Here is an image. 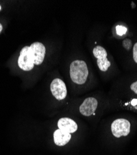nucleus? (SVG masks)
I'll return each instance as SVG.
<instances>
[{
    "instance_id": "f257e3e1",
    "label": "nucleus",
    "mask_w": 137,
    "mask_h": 155,
    "mask_svg": "<svg viewBox=\"0 0 137 155\" xmlns=\"http://www.w3.org/2000/svg\"><path fill=\"white\" fill-rule=\"evenodd\" d=\"M113 86L120 107L137 112V71L121 74Z\"/></svg>"
},
{
    "instance_id": "9b49d317",
    "label": "nucleus",
    "mask_w": 137,
    "mask_h": 155,
    "mask_svg": "<svg viewBox=\"0 0 137 155\" xmlns=\"http://www.w3.org/2000/svg\"><path fill=\"white\" fill-rule=\"evenodd\" d=\"M130 64H132L133 67H134V71H136V67H137V41L135 42L132 50V53L130 58Z\"/></svg>"
},
{
    "instance_id": "1a4fd4ad",
    "label": "nucleus",
    "mask_w": 137,
    "mask_h": 155,
    "mask_svg": "<svg viewBox=\"0 0 137 155\" xmlns=\"http://www.w3.org/2000/svg\"><path fill=\"white\" fill-rule=\"evenodd\" d=\"M58 127L60 130L69 134H73L78 130V125L76 121L69 117H62L58 121Z\"/></svg>"
},
{
    "instance_id": "423d86ee",
    "label": "nucleus",
    "mask_w": 137,
    "mask_h": 155,
    "mask_svg": "<svg viewBox=\"0 0 137 155\" xmlns=\"http://www.w3.org/2000/svg\"><path fill=\"white\" fill-rule=\"evenodd\" d=\"M34 60L28 46L24 47L20 51L18 59V65L24 71H30L34 67Z\"/></svg>"
},
{
    "instance_id": "6e6552de",
    "label": "nucleus",
    "mask_w": 137,
    "mask_h": 155,
    "mask_svg": "<svg viewBox=\"0 0 137 155\" xmlns=\"http://www.w3.org/2000/svg\"><path fill=\"white\" fill-rule=\"evenodd\" d=\"M29 48L34 60V64L36 65H40L43 63L45 57L46 47L41 42H34Z\"/></svg>"
},
{
    "instance_id": "9d476101",
    "label": "nucleus",
    "mask_w": 137,
    "mask_h": 155,
    "mask_svg": "<svg viewBox=\"0 0 137 155\" xmlns=\"http://www.w3.org/2000/svg\"><path fill=\"white\" fill-rule=\"evenodd\" d=\"M72 138L71 134L58 128L53 133L54 143L59 147H63L67 145Z\"/></svg>"
},
{
    "instance_id": "f8f14e48",
    "label": "nucleus",
    "mask_w": 137,
    "mask_h": 155,
    "mask_svg": "<svg viewBox=\"0 0 137 155\" xmlns=\"http://www.w3.org/2000/svg\"><path fill=\"white\" fill-rule=\"evenodd\" d=\"M2 29H3V26H2V24H0V32H2Z\"/></svg>"
},
{
    "instance_id": "7ed1b4c3",
    "label": "nucleus",
    "mask_w": 137,
    "mask_h": 155,
    "mask_svg": "<svg viewBox=\"0 0 137 155\" xmlns=\"http://www.w3.org/2000/svg\"><path fill=\"white\" fill-rule=\"evenodd\" d=\"M69 75L72 81L78 85H83L88 80L89 67L84 60H76L71 62L69 67Z\"/></svg>"
},
{
    "instance_id": "39448f33",
    "label": "nucleus",
    "mask_w": 137,
    "mask_h": 155,
    "mask_svg": "<svg viewBox=\"0 0 137 155\" xmlns=\"http://www.w3.org/2000/svg\"><path fill=\"white\" fill-rule=\"evenodd\" d=\"M99 101L95 97L86 98L79 106L80 113L85 117L95 115L98 109Z\"/></svg>"
},
{
    "instance_id": "f03ea898",
    "label": "nucleus",
    "mask_w": 137,
    "mask_h": 155,
    "mask_svg": "<svg viewBox=\"0 0 137 155\" xmlns=\"http://www.w3.org/2000/svg\"><path fill=\"white\" fill-rule=\"evenodd\" d=\"M92 49L93 57L96 60V67L104 80L117 78L121 74V71L114 60L113 56L104 45L98 42H94Z\"/></svg>"
},
{
    "instance_id": "ddd939ff",
    "label": "nucleus",
    "mask_w": 137,
    "mask_h": 155,
    "mask_svg": "<svg viewBox=\"0 0 137 155\" xmlns=\"http://www.w3.org/2000/svg\"><path fill=\"white\" fill-rule=\"evenodd\" d=\"M0 10H1V6H0Z\"/></svg>"
},
{
    "instance_id": "20e7f679",
    "label": "nucleus",
    "mask_w": 137,
    "mask_h": 155,
    "mask_svg": "<svg viewBox=\"0 0 137 155\" xmlns=\"http://www.w3.org/2000/svg\"><path fill=\"white\" fill-rule=\"evenodd\" d=\"M131 122L124 117H119L112 121L110 125L111 135L116 138L128 137L132 130Z\"/></svg>"
},
{
    "instance_id": "0eeeda50",
    "label": "nucleus",
    "mask_w": 137,
    "mask_h": 155,
    "mask_svg": "<svg viewBox=\"0 0 137 155\" xmlns=\"http://www.w3.org/2000/svg\"><path fill=\"white\" fill-rule=\"evenodd\" d=\"M50 90L52 95L58 101L66 99L67 95V89L66 85L63 80L56 78L51 83Z\"/></svg>"
}]
</instances>
